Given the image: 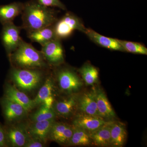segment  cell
<instances>
[{"label": "cell", "instance_id": "4316f807", "mask_svg": "<svg viewBox=\"0 0 147 147\" xmlns=\"http://www.w3.org/2000/svg\"><path fill=\"white\" fill-rule=\"evenodd\" d=\"M37 2L47 7H57L61 9H65V7L59 0H37Z\"/></svg>", "mask_w": 147, "mask_h": 147}, {"label": "cell", "instance_id": "277c9868", "mask_svg": "<svg viewBox=\"0 0 147 147\" xmlns=\"http://www.w3.org/2000/svg\"><path fill=\"white\" fill-rule=\"evenodd\" d=\"M1 38L8 56L17 49L23 40L20 36L21 27L16 26L13 22L3 25Z\"/></svg>", "mask_w": 147, "mask_h": 147}, {"label": "cell", "instance_id": "ac0fdd59", "mask_svg": "<svg viewBox=\"0 0 147 147\" xmlns=\"http://www.w3.org/2000/svg\"><path fill=\"white\" fill-rule=\"evenodd\" d=\"M84 32L92 40L102 47L111 50L124 51L118 39L104 36L91 29H86Z\"/></svg>", "mask_w": 147, "mask_h": 147}, {"label": "cell", "instance_id": "30bf717a", "mask_svg": "<svg viewBox=\"0 0 147 147\" xmlns=\"http://www.w3.org/2000/svg\"><path fill=\"white\" fill-rule=\"evenodd\" d=\"M55 122V119L34 122L26 127L27 132L30 137L38 139L45 144Z\"/></svg>", "mask_w": 147, "mask_h": 147}, {"label": "cell", "instance_id": "7c38bea8", "mask_svg": "<svg viewBox=\"0 0 147 147\" xmlns=\"http://www.w3.org/2000/svg\"><path fill=\"white\" fill-rule=\"evenodd\" d=\"M2 104L5 117L9 121L18 120L24 117L28 112L20 104L5 98L3 99Z\"/></svg>", "mask_w": 147, "mask_h": 147}, {"label": "cell", "instance_id": "83f0119b", "mask_svg": "<svg viewBox=\"0 0 147 147\" xmlns=\"http://www.w3.org/2000/svg\"><path fill=\"white\" fill-rule=\"evenodd\" d=\"M45 143L37 139L30 137L24 147H42Z\"/></svg>", "mask_w": 147, "mask_h": 147}, {"label": "cell", "instance_id": "9a60e30c", "mask_svg": "<svg viewBox=\"0 0 147 147\" xmlns=\"http://www.w3.org/2000/svg\"><path fill=\"white\" fill-rule=\"evenodd\" d=\"M112 122L109 121L94 131L89 132L92 143L99 146H111L110 125Z\"/></svg>", "mask_w": 147, "mask_h": 147}, {"label": "cell", "instance_id": "6da1fadb", "mask_svg": "<svg viewBox=\"0 0 147 147\" xmlns=\"http://www.w3.org/2000/svg\"><path fill=\"white\" fill-rule=\"evenodd\" d=\"M21 14V27L27 32L53 26L57 21L55 11L38 2H30L24 5Z\"/></svg>", "mask_w": 147, "mask_h": 147}, {"label": "cell", "instance_id": "7402d4cb", "mask_svg": "<svg viewBox=\"0 0 147 147\" xmlns=\"http://www.w3.org/2000/svg\"><path fill=\"white\" fill-rule=\"evenodd\" d=\"M92 143L89 132L83 129L73 126V132L68 144L87 146Z\"/></svg>", "mask_w": 147, "mask_h": 147}, {"label": "cell", "instance_id": "2e32d148", "mask_svg": "<svg viewBox=\"0 0 147 147\" xmlns=\"http://www.w3.org/2000/svg\"><path fill=\"white\" fill-rule=\"evenodd\" d=\"M78 97L74 95L63 100L55 102L52 108L56 115H59L63 117H67L72 115L76 107H78Z\"/></svg>", "mask_w": 147, "mask_h": 147}, {"label": "cell", "instance_id": "52a82bcc", "mask_svg": "<svg viewBox=\"0 0 147 147\" xmlns=\"http://www.w3.org/2000/svg\"><path fill=\"white\" fill-rule=\"evenodd\" d=\"M41 52L46 61L50 65H59L63 62V50L59 38H55L42 45Z\"/></svg>", "mask_w": 147, "mask_h": 147}, {"label": "cell", "instance_id": "4fadbf2b", "mask_svg": "<svg viewBox=\"0 0 147 147\" xmlns=\"http://www.w3.org/2000/svg\"><path fill=\"white\" fill-rule=\"evenodd\" d=\"M98 115L104 119H110L115 117V113L104 92L100 89L94 91Z\"/></svg>", "mask_w": 147, "mask_h": 147}, {"label": "cell", "instance_id": "8992f818", "mask_svg": "<svg viewBox=\"0 0 147 147\" xmlns=\"http://www.w3.org/2000/svg\"><path fill=\"white\" fill-rule=\"evenodd\" d=\"M58 83L62 90L68 93L78 91L83 86V82L75 72L70 69H63L57 74Z\"/></svg>", "mask_w": 147, "mask_h": 147}, {"label": "cell", "instance_id": "8fae6325", "mask_svg": "<svg viewBox=\"0 0 147 147\" xmlns=\"http://www.w3.org/2000/svg\"><path fill=\"white\" fill-rule=\"evenodd\" d=\"M4 98L20 104L28 112L35 107L32 100L30 99L24 92L18 90L15 87L10 84H6Z\"/></svg>", "mask_w": 147, "mask_h": 147}, {"label": "cell", "instance_id": "3957f363", "mask_svg": "<svg viewBox=\"0 0 147 147\" xmlns=\"http://www.w3.org/2000/svg\"><path fill=\"white\" fill-rule=\"evenodd\" d=\"M40 69L13 67L11 70V79L20 89L25 91L34 90L42 80L43 74Z\"/></svg>", "mask_w": 147, "mask_h": 147}, {"label": "cell", "instance_id": "ba28073f", "mask_svg": "<svg viewBox=\"0 0 147 147\" xmlns=\"http://www.w3.org/2000/svg\"><path fill=\"white\" fill-rule=\"evenodd\" d=\"M73 127L67 124L54 122L50 129L48 139L61 144H69L73 134Z\"/></svg>", "mask_w": 147, "mask_h": 147}, {"label": "cell", "instance_id": "5b68a950", "mask_svg": "<svg viewBox=\"0 0 147 147\" xmlns=\"http://www.w3.org/2000/svg\"><path fill=\"white\" fill-rule=\"evenodd\" d=\"M55 34L57 38H65L69 36L75 30H84L82 24L77 17L70 13H67L54 24Z\"/></svg>", "mask_w": 147, "mask_h": 147}, {"label": "cell", "instance_id": "44dd1931", "mask_svg": "<svg viewBox=\"0 0 147 147\" xmlns=\"http://www.w3.org/2000/svg\"><path fill=\"white\" fill-rule=\"evenodd\" d=\"M111 146L122 147L126 141L127 132L125 126L119 122H112L110 125Z\"/></svg>", "mask_w": 147, "mask_h": 147}, {"label": "cell", "instance_id": "7a4b0ae2", "mask_svg": "<svg viewBox=\"0 0 147 147\" xmlns=\"http://www.w3.org/2000/svg\"><path fill=\"white\" fill-rule=\"evenodd\" d=\"M9 57L17 68L40 69L47 65L41 51L36 50L23 40L17 49Z\"/></svg>", "mask_w": 147, "mask_h": 147}, {"label": "cell", "instance_id": "f1b7e54d", "mask_svg": "<svg viewBox=\"0 0 147 147\" xmlns=\"http://www.w3.org/2000/svg\"><path fill=\"white\" fill-rule=\"evenodd\" d=\"M54 98L52 95L48 96L43 100L42 104H43L45 107L48 108H51L53 107V103H54Z\"/></svg>", "mask_w": 147, "mask_h": 147}, {"label": "cell", "instance_id": "5bb4252c", "mask_svg": "<svg viewBox=\"0 0 147 147\" xmlns=\"http://www.w3.org/2000/svg\"><path fill=\"white\" fill-rule=\"evenodd\" d=\"M9 142L13 147H24L30 138L26 127L18 125L9 129L7 134Z\"/></svg>", "mask_w": 147, "mask_h": 147}, {"label": "cell", "instance_id": "cb8c5ba5", "mask_svg": "<svg viewBox=\"0 0 147 147\" xmlns=\"http://www.w3.org/2000/svg\"><path fill=\"white\" fill-rule=\"evenodd\" d=\"M53 84L52 79L48 78L44 85L40 89L36 97L32 100L34 106L42 104L43 100L48 96L52 95Z\"/></svg>", "mask_w": 147, "mask_h": 147}, {"label": "cell", "instance_id": "484cf974", "mask_svg": "<svg viewBox=\"0 0 147 147\" xmlns=\"http://www.w3.org/2000/svg\"><path fill=\"white\" fill-rule=\"evenodd\" d=\"M118 40L122 47L123 48L124 50L134 54L147 55V48L142 44L137 42H130L120 40Z\"/></svg>", "mask_w": 147, "mask_h": 147}, {"label": "cell", "instance_id": "603a6c76", "mask_svg": "<svg viewBox=\"0 0 147 147\" xmlns=\"http://www.w3.org/2000/svg\"><path fill=\"white\" fill-rule=\"evenodd\" d=\"M79 72L87 85H93L98 81V71L93 66L86 65L79 69Z\"/></svg>", "mask_w": 147, "mask_h": 147}, {"label": "cell", "instance_id": "d6986e66", "mask_svg": "<svg viewBox=\"0 0 147 147\" xmlns=\"http://www.w3.org/2000/svg\"><path fill=\"white\" fill-rule=\"evenodd\" d=\"M28 37L32 42H36L41 46L49 41L57 38L55 34L54 25L29 32Z\"/></svg>", "mask_w": 147, "mask_h": 147}, {"label": "cell", "instance_id": "d4e9b609", "mask_svg": "<svg viewBox=\"0 0 147 147\" xmlns=\"http://www.w3.org/2000/svg\"><path fill=\"white\" fill-rule=\"evenodd\" d=\"M56 114L53 108H48L42 104L39 109L33 114L31 120L33 122L55 119Z\"/></svg>", "mask_w": 147, "mask_h": 147}, {"label": "cell", "instance_id": "ffe728a7", "mask_svg": "<svg viewBox=\"0 0 147 147\" xmlns=\"http://www.w3.org/2000/svg\"><path fill=\"white\" fill-rule=\"evenodd\" d=\"M78 107L82 113L98 116L94 92L84 94L78 98Z\"/></svg>", "mask_w": 147, "mask_h": 147}, {"label": "cell", "instance_id": "f546056e", "mask_svg": "<svg viewBox=\"0 0 147 147\" xmlns=\"http://www.w3.org/2000/svg\"><path fill=\"white\" fill-rule=\"evenodd\" d=\"M5 145V136L2 129L0 127V147L4 146Z\"/></svg>", "mask_w": 147, "mask_h": 147}, {"label": "cell", "instance_id": "9c48e42d", "mask_svg": "<svg viewBox=\"0 0 147 147\" xmlns=\"http://www.w3.org/2000/svg\"><path fill=\"white\" fill-rule=\"evenodd\" d=\"M108 122L98 116L82 113L76 116L74 119L73 126L83 129L88 132H90L108 123Z\"/></svg>", "mask_w": 147, "mask_h": 147}, {"label": "cell", "instance_id": "e0dca14e", "mask_svg": "<svg viewBox=\"0 0 147 147\" xmlns=\"http://www.w3.org/2000/svg\"><path fill=\"white\" fill-rule=\"evenodd\" d=\"M24 4L13 3L0 6V22L3 24L13 22L16 16L22 13Z\"/></svg>", "mask_w": 147, "mask_h": 147}]
</instances>
